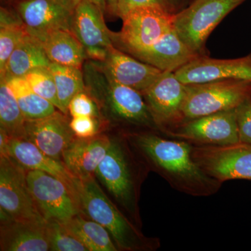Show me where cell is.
Instances as JSON below:
<instances>
[{
    "label": "cell",
    "mask_w": 251,
    "mask_h": 251,
    "mask_svg": "<svg viewBox=\"0 0 251 251\" xmlns=\"http://www.w3.org/2000/svg\"><path fill=\"white\" fill-rule=\"evenodd\" d=\"M50 64L39 41L27 32L10 56L3 77H24L31 71L49 67Z\"/></svg>",
    "instance_id": "obj_23"
},
{
    "label": "cell",
    "mask_w": 251,
    "mask_h": 251,
    "mask_svg": "<svg viewBox=\"0 0 251 251\" xmlns=\"http://www.w3.org/2000/svg\"><path fill=\"white\" fill-rule=\"evenodd\" d=\"M70 127L77 138L86 139L96 136L99 130L97 117L80 116L72 117Z\"/></svg>",
    "instance_id": "obj_33"
},
{
    "label": "cell",
    "mask_w": 251,
    "mask_h": 251,
    "mask_svg": "<svg viewBox=\"0 0 251 251\" xmlns=\"http://www.w3.org/2000/svg\"><path fill=\"white\" fill-rule=\"evenodd\" d=\"M1 1H4L5 2L8 3V4H12L13 3H14L17 0H1Z\"/></svg>",
    "instance_id": "obj_38"
},
{
    "label": "cell",
    "mask_w": 251,
    "mask_h": 251,
    "mask_svg": "<svg viewBox=\"0 0 251 251\" xmlns=\"http://www.w3.org/2000/svg\"><path fill=\"white\" fill-rule=\"evenodd\" d=\"M49 69L53 75L57 89L59 111L67 114L69 103L76 94L85 91L83 72L78 68L51 63Z\"/></svg>",
    "instance_id": "obj_27"
},
{
    "label": "cell",
    "mask_w": 251,
    "mask_h": 251,
    "mask_svg": "<svg viewBox=\"0 0 251 251\" xmlns=\"http://www.w3.org/2000/svg\"><path fill=\"white\" fill-rule=\"evenodd\" d=\"M142 95L158 130L163 135H166L182 123L186 87L174 72L162 73Z\"/></svg>",
    "instance_id": "obj_10"
},
{
    "label": "cell",
    "mask_w": 251,
    "mask_h": 251,
    "mask_svg": "<svg viewBox=\"0 0 251 251\" xmlns=\"http://www.w3.org/2000/svg\"><path fill=\"white\" fill-rule=\"evenodd\" d=\"M27 171H39L62 180L72 188L73 176L62 161L44 153L34 143L23 138H9L4 152Z\"/></svg>",
    "instance_id": "obj_20"
},
{
    "label": "cell",
    "mask_w": 251,
    "mask_h": 251,
    "mask_svg": "<svg viewBox=\"0 0 251 251\" xmlns=\"http://www.w3.org/2000/svg\"><path fill=\"white\" fill-rule=\"evenodd\" d=\"M64 115L62 112L56 111L49 116L26 120L25 122V139L60 161L63 153L75 140L70 122H68Z\"/></svg>",
    "instance_id": "obj_16"
},
{
    "label": "cell",
    "mask_w": 251,
    "mask_h": 251,
    "mask_svg": "<svg viewBox=\"0 0 251 251\" xmlns=\"http://www.w3.org/2000/svg\"><path fill=\"white\" fill-rule=\"evenodd\" d=\"M92 2L95 3L96 4L98 5L99 7L103 11L104 13L105 11H107V6H106V2H105V0H90Z\"/></svg>",
    "instance_id": "obj_36"
},
{
    "label": "cell",
    "mask_w": 251,
    "mask_h": 251,
    "mask_svg": "<svg viewBox=\"0 0 251 251\" xmlns=\"http://www.w3.org/2000/svg\"><path fill=\"white\" fill-rule=\"evenodd\" d=\"M100 62L115 80L141 94L148 90L163 72L116 47L110 49L106 59Z\"/></svg>",
    "instance_id": "obj_18"
},
{
    "label": "cell",
    "mask_w": 251,
    "mask_h": 251,
    "mask_svg": "<svg viewBox=\"0 0 251 251\" xmlns=\"http://www.w3.org/2000/svg\"><path fill=\"white\" fill-rule=\"evenodd\" d=\"M175 13L159 6H145L130 10L122 18L121 31L112 34L117 49L128 53L153 45L173 29Z\"/></svg>",
    "instance_id": "obj_7"
},
{
    "label": "cell",
    "mask_w": 251,
    "mask_h": 251,
    "mask_svg": "<svg viewBox=\"0 0 251 251\" xmlns=\"http://www.w3.org/2000/svg\"><path fill=\"white\" fill-rule=\"evenodd\" d=\"M106 2L107 11L110 14L117 16V8L118 0H105Z\"/></svg>",
    "instance_id": "obj_35"
},
{
    "label": "cell",
    "mask_w": 251,
    "mask_h": 251,
    "mask_svg": "<svg viewBox=\"0 0 251 251\" xmlns=\"http://www.w3.org/2000/svg\"><path fill=\"white\" fill-rule=\"evenodd\" d=\"M129 153L122 141L112 139L95 175L138 227L140 180Z\"/></svg>",
    "instance_id": "obj_4"
},
{
    "label": "cell",
    "mask_w": 251,
    "mask_h": 251,
    "mask_svg": "<svg viewBox=\"0 0 251 251\" xmlns=\"http://www.w3.org/2000/svg\"><path fill=\"white\" fill-rule=\"evenodd\" d=\"M73 191L82 216L103 226L124 251H154L159 239L145 237L130 220L126 217L97 184L94 176L73 179Z\"/></svg>",
    "instance_id": "obj_2"
},
{
    "label": "cell",
    "mask_w": 251,
    "mask_h": 251,
    "mask_svg": "<svg viewBox=\"0 0 251 251\" xmlns=\"http://www.w3.org/2000/svg\"><path fill=\"white\" fill-rule=\"evenodd\" d=\"M192 156L203 171L223 184L229 180H251V145H192Z\"/></svg>",
    "instance_id": "obj_12"
},
{
    "label": "cell",
    "mask_w": 251,
    "mask_h": 251,
    "mask_svg": "<svg viewBox=\"0 0 251 251\" xmlns=\"http://www.w3.org/2000/svg\"><path fill=\"white\" fill-rule=\"evenodd\" d=\"M186 87L183 122L233 110L251 97V81L225 79Z\"/></svg>",
    "instance_id": "obj_5"
},
{
    "label": "cell",
    "mask_w": 251,
    "mask_h": 251,
    "mask_svg": "<svg viewBox=\"0 0 251 251\" xmlns=\"http://www.w3.org/2000/svg\"><path fill=\"white\" fill-rule=\"evenodd\" d=\"M128 54L162 72H176L201 56L193 52L181 41L174 29L153 45L131 51Z\"/></svg>",
    "instance_id": "obj_17"
},
{
    "label": "cell",
    "mask_w": 251,
    "mask_h": 251,
    "mask_svg": "<svg viewBox=\"0 0 251 251\" xmlns=\"http://www.w3.org/2000/svg\"><path fill=\"white\" fill-rule=\"evenodd\" d=\"M46 225L17 220L1 221L0 250L50 251Z\"/></svg>",
    "instance_id": "obj_21"
},
{
    "label": "cell",
    "mask_w": 251,
    "mask_h": 251,
    "mask_svg": "<svg viewBox=\"0 0 251 251\" xmlns=\"http://www.w3.org/2000/svg\"><path fill=\"white\" fill-rule=\"evenodd\" d=\"M145 6H159L176 13L169 0H118L117 16L122 18L130 10Z\"/></svg>",
    "instance_id": "obj_34"
},
{
    "label": "cell",
    "mask_w": 251,
    "mask_h": 251,
    "mask_svg": "<svg viewBox=\"0 0 251 251\" xmlns=\"http://www.w3.org/2000/svg\"><path fill=\"white\" fill-rule=\"evenodd\" d=\"M33 90L42 98L60 108L53 75L49 67H41L27 73L24 76Z\"/></svg>",
    "instance_id": "obj_29"
},
{
    "label": "cell",
    "mask_w": 251,
    "mask_h": 251,
    "mask_svg": "<svg viewBox=\"0 0 251 251\" xmlns=\"http://www.w3.org/2000/svg\"><path fill=\"white\" fill-rule=\"evenodd\" d=\"M25 122L14 94L11 92L5 77L0 80V128L10 138H23L25 135Z\"/></svg>",
    "instance_id": "obj_28"
},
{
    "label": "cell",
    "mask_w": 251,
    "mask_h": 251,
    "mask_svg": "<svg viewBox=\"0 0 251 251\" xmlns=\"http://www.w3.org/2000/svg\"><path fill=\"white\" fill-rule=\"evenodd\" d=\"M235 110L239 141L251 145V97L240 104Z\"/></svg>",
    "instance_id": "obj_32"
},
{
    "label": "cell",
    "mask_w": 251,
    "mask_h": 251,
    "mask_svg": "<svg viewBox=\"0 0 251 251\" xmlns=\"http://www.w3.org/2000/svg\"><path fill=\"white\" fill-rule=\"evenodd\" d=\"M60 224L90 251H118L108 231L101 225L92 220H87L82 214H77Z\"/></svg>",
    "instance_id": "obj_24"
},
{
    "label": "cell",
    "mask_w": 251,
    "mask_h": 251,
    "mask_svg": "<svg viewBox=\"0 0 251 251\" xmlns=\"http://www.w3.org/2000/svg\"><path fill=\"white\" fill-rule=\"evenodd\" d=\"M104 11L90 0H80L74 11L72 32L85 49L87 58L103 62L109 51L115 47L112 31L103 17Z\"/></svg>",
    "instance_id": "obj_14"
},
{
    "label": "cell",
    "mask_w": 251,
    "mask_h": 251,
    "mask_svg": "<svg viewBox=\"0 0 251 251\" xmlns=\"http://www.w3.org/2000/svg\"><path fill=\"white\" fill-rule=\"evenodd\" d=\"M27 180L46 221L64 223L80 214L73 188L62 180L39 171H27Z\"/></svg>",
    "instance_id": "obj_11"
},
{
    "label": "cell",
    "mask_w": 251,
    "mask_h": 251,
    "mask_svg": "<svg viewBox=\"0 0 251 251\" xmlns=\"http://www.w3.org/2000/svg\"><path fill=\"white\" fill-rule=\"evenodd\" d=\"M27 29L15 9L1 6L0 9V76L4 75L6 64L25 36Z\"/></svg>",
    "instance_id": "obj_26"
},
{
    "label": "cell",
    "mask_w": 251,
    "mask_h": 251,
    "mask_svg": "<svg viewBox=\"0 0 251 251\" xmlns=\"http://www.w3.org/2000/svg\"><path fill=\"white\" fill-rule=\"evenodd\" d=\"M166 136L194 146H226L240 143L235 109L186 120Z\"/></svg>",
    "instance_id": "obj_9"
},
{
    "label": "cell",
    "mask_w": 251,
    "mask_h": 251,
    "mask_svg": "<svg viewBox=\"0 0 251 251\" xmlns=\"http://www.w3.org/2000/svg\"><path fill=\"white\" fill-rule=\"evenodd\" d=\"M174 73L186 85L225 79L251 81V52L237 59H213L199 56Z\"/></svg>",
    "instance_id": "obj_15"
},
{
    "label": "cell",
    "mask_w": 251,
    "mask_h": 251,
    "mask_svg": "<svg viewBox=\"0 0 251 251\" xmlns=\"http://www.w3.org/2000/svg\"><path fill=\"white\" fill-rule=\"evenodd\" d=\"M149 132L130 133L128 141L172 188L193 197H209L223 183L203 171L192 156V145Z\"/></svg>",
    "instance_id": "obj_1"
},
{
    "label": "cell",
    "mask_w": 251,
    "mask_h": 251,
    "mask_svg": "<svg viewBox=\"0 0 251 251\" xmlns=\"http://www.w3.org/2000/svg\"><path fill=\"white\" fill-rule=\"evenodd\" d=\"M72 117L90 116L98 117V105L85 91L76 94L71 100L68 108Z\"/></svg>",
    "instance_id": "obj_31"
},
{
    "label": "cell",
    "mask_w": 251,
    "mask_h": 251,
    "mask_svg": "<svg viewBox=\"0 0 251 251\" xmlns=\"http://www.w3.org/2000/svg\"><path fill=\"white\" fill-rule=\"evenodd\" d=\"M111 140L105 135L75 138L63 153L62 163L74 177H92L108 152Z\"/></svg>",
    "instance_id": "obj_19"
},
{
    "label": "cell",
    "mask_w": 251,
    "mask_h": 251,
    "mask_svg": "<svg viewBox=\"0 0 251 251\" xmlns=\"http://www.w3.org/2000/svg\"><path fill=\"white\" fill-rule=\"evenodd\" d=\"M0 218L46 225L27 184V170L0 155Z\"/></svg>",
    "instance_id": "obj_8"
},
{
    "label": "cell",
    "mask_w": 251,
    "mask_h": 251,
    "mask_svg": "<svg viewBox=\"0 0 251 251\" xmlns=\"http://www.w3.org/2000/svg\"><path fill=\"white\" fill-rule=\"evenodd\" d=\"M80 0H17L15 11L31 36L54 30L72 31L73 17Z\"/></svg>",
    "instance_id": "obj_13"
},
{
    "label": "cell",
    "mask_w": 251,
    "mask_h": 251,
    "mask_svg": "<svg viewBox=\"0 0 251 251\" xmlns=\"http://www.w3.org/2000/svg\"><path fill=\"white\" fill-rule=\"evenodd\" d=\"M14 94L26 120H36L52 115L55 106L36 94L24 77H3Z\"/></svg>",
    "instance_id": "obj_25"
},
{
    "label": "cell",
    "mask_w": 251,
    "mask_h": 251,
    "mask_svg": "<svg viewBox=\"0 0 251 251\" xmlns=\"http://www.w3.org/2000/svg\"><path fill=\"white\" fill-rule=\"evenodd\" d=\"M83 75L86 92L112 120L159 131L142 94L115 80L101 62L85 63Z\"/></svg>",
    "instance_id": "obj_3"
},
{
    "label": "cell",
    "mask_w": 251,
    "mask_h": 251,
    "mask_svg": "<svg viewBox=\"0 0 251 251\" xmlns=\"http://www.w3.org/2000/svg\"><path fill=\"white\" fill-rule=\"evenodd\" d=\"M169 1L176 11V10L179 9L180 6H182V4H184L185 0H169Z\"/></svg>",
    "instance_id": "obj_37"
},
{
    "label": "cell",
    "mask_w": 251,
    "mask_h": 251,
    "mask_svg": "<svg viewBox=\"0 0 251 251\" xmlns=\"http://www.w3.org/2000/svg\"><path fill=\"white\" fill-rule=\"evenodd\" d=\"M46 229L50 251H90L85 245L69 233L57 221H47Z\"/></svg>",
    "instance_id": "obj_30"
},
{
    "label": "cell",
    "mask_w": 251,
    "mask_h": 251,
    "mask_svg": "<svg viewBox=\"0 0 251 251\" xmlns=\"http://www.w3.org/2000/svg\"><path fill=\"white\" fill-rule=\"evenodd\" d=\"M34 37L51 63L82 69L87 58L85 49L72 31H50Z\"/></svg>",
    "instance_id": "obj_22"
},
{
    "label": "cell",
    "mask_w": 251,
    "mask_h": 251,
    "mask_svg": "<svg viewBox=\"0 0 251 251\" xmlns=\"http://www.w3.org/2000/svg\"><path fill=\"white\" fill-rule=\"evenodd\" d=\"M245 0H193L175 13L173 29L193 52L204 55L206 39L216 26Z\"/></svg>",
    "instance_id": "obj_6"
}]
</instances>
